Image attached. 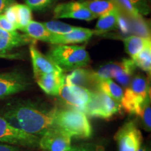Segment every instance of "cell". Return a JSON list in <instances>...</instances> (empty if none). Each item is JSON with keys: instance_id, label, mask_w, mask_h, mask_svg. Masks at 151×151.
I'll return each instance as SVG.
<instances>
[{"instance_id": "cell-28", "label": "cell", "mask_w": 151, "mask_h": 151, "mask_svg": "<svg viewBox=\"0 0 151 151\" xmlns=\"http://www.w3.org/2000/svg\"><path fill=\"white\" fill-rule=\"evenodd\" d=\"M141 118L143 128L146 131H150L151 127V106L150 98L148 99L142 106L140 111L137 115Z\"/></svg>"}, {"instance_id": "cell-18", "label": "cell", "mask_w": 151, "mask_h": 151, "mask_svg": "<svg viewBox=\"0 0 151 151\" xmlns=\"http://www.w3.org/2000/svg\"><path fill=\"white\" fill-rule=\"evenodd\" d=\"M65 84L73 85L87 88L90 86H95L97 81L94 78L93 71L83 68H78L71 71L70 73L65 76Z\"/></svg>"}, {"instance_id": "cell-11", "label": "cell", "mask_w": 151, "mask_h": 151, "mask_svg": "<svg viewBox=\"0 0 151 151\" xmlns=\"http://www.w3.org/2000/svg\"><path fill=\"white\" fill-rule=\"evenodd\" d=\"M136 67L132 59H123L120 62L109 63L103 65L98 69L94 71L95 80L97 81L111 79L120 76L132 77L135 72Z\"/></svg>"}, {"instance_id": "cell-8", "label": "cell", "mask_w": 151, "mask_h": 151, "mask_svg": "<svg viewBox=\"0 0 151 151\" xmlns=\"http://www.w3.org/2000/svg\"><path fill=\"white\" fill-rule=\"evenodd\" d=\"M118 151H137L141 146L142 134L133 121L125 122L115 134Z\"/></svg>"}, {"instance_id": "cell-20", "label": "cell", "mask_w": 151, "mask_h": 151, "mask_svg": "<svg viewBox=\"0 0 151 151\" xmlns=\"http://www.w3.org/2000/svg\"><path fill=\"white\" fill-rule=\"evenodd\" d=\"M80 1L96 18L118 9L113 0H86Z\"/></svg>"}, {"instance_id": "cell-15", "label": "cell", "mask_w": 151, "mask_h": 151, "mask_svg": "<svg viewBox=\"0 0 151 151\" xmlns=\"http://www.w3.org/2000/svg\"><path fill=\"white\" fill-rule=\"evenodd\" d=\"M94 35V30L83 27H76L73 31L65 35H52L46 42L55 45L81 43L90 40Z\"/></svg>"}, {"instance_id": "cell-10", "label": "cell", "mask_w": 151, "mask_h": 151, "mask_svg": "<svg viewBox=\"0 0 151 151\" xmlns=\"http://www.w3.org/2000/svg\"><path fill=\"white\" fill-rule=\"evenodd\" d=\"M92 92L88 88L64 84L60 89L58 96L73 109H78L85 113L92 99Z\"/></svg>"}, {"instance_id": "cell-19", "label": "cell", "mask_w": 151, "mask_h": 151, "mask_svg": "<svg viewBox=\"0 0 151 151\" xmlns=\"http://www.w3.org/2000/svg\"><path fill=\"white\" fill-rule=\"evenodd\" d=\"M120 15V10L116 9L99 17V20L95 26V29L94 30V34H104L117 29L118 27Z\"/></svg>"}, {"instance_id": "cell-23", "label": "cell", "mask_w": 151, "mask_h": 151, "mask_svg": "<svg viewBox=\"0 0 151 151\" xmlns=\"http://www.w3.org/2000/svg\"><path fill=\"white\" fill-rule=\"evenodd\" d=\"M21 31L36 41L39 40L44 42L52 35V34L46 29L43 23L34 20H31Z\"/></svg>"}, {"instance_id": "cell-9", "label": "cell", "mask_w": 151, "mask_h": 151, "mask_svg": "<svg viewBox=\"0 0 151 151\" xmlns=\"http://www.w3.org/2000/svg\"><path fill=\"white\" fill-rule=\"evenodd\" d=\"M71 139L67 132L52 125L40 137L39 148L41 151H67L71 147Z\"/></svg>"}, {"instance_id": "cell-29", "label": "cell", "mask_w": 151, "mask_h": 151, "mask_svg": "<svg viewBox=\"0 0 151 151\" xmlns=\"http://www.w3.org/2000/svg\"><path fill=\"white\" fill-rule=\"evenodd\" d=\"M24 1L32 11H43L49 8L54 0H24Z\"/></svg>"}, {"instance_id": "cell-27", "label": "cell", "mask_w": 151, "mask_h": 151, "mask_svg": "<svg viewBox=\"0 0 151 151\" xmlns=\"http://www.w3.org/2000/svg\"><path fill=\"white\" fill-rule=\"evenodd\" d=\"M129 18V22L131 25V29L135 34L138 35L139 37L144 38H150V29H149L148 24L144 21L143 17H138V18Z\"/></svg>"}, {"instance_id": "cell-1", "label": "cell", "mask_w": 151, "mask_h": 151, "mask_svg": "<svg viewBox=\"0 0 151 151\" xmlns=\"http://www.w3.org/2000/svg\"><path fill=\"white\" fill-rule=\"evenodd\" d=\"M55 109L32 101H20L8 107L3 116L15 127L40 138L53 125Z\"/></svg>"}, {"instance_id": "cell-36", "label": "cell", "mask_w": 151, "mask_h": 151, "mask_svg": "<svg viewBox=\"0 0 151 151\" xmlns=\"http://www.w3.org/2000/svg\"><path fill=\"white\" fill-rule=\"evenodd\" d=\"M9 55H6V54H0V58H4V57H8Z\"/></svg>"}, {"instance_id": "cell-2", "label": "cell", "mask_w": 151, "mask_h": 151, "mask_svg": "<svg viewBox=\"0 0 151 151\" xmlns=\"http://www.w3.org/2000/svg\"><path fill=\"white\" fill-rule=\"evenodd\" d=\"M53 125L78 139H89L92 127L83 111L76 109H58L55 111Z\"/></svg>"}, {"instance_id": "cell-32", "label": "cell", "mask_w": 151, "mask_h": 151, "mask_svg": "<svg viewBox=\"0 0 151 151\" xmlns=\"http://www.w3.org/2000/svg\"><path fill=\"white\" fill-rule=\"evenodd\" d=\"M0 151H26L20 147L7 144V143H0Z\"/></svg>"}, {"instance_id": "cell-30", "label": "cell", "mask_w": 151, "mask_h": 151, "mask_svg": "<svg viewBox=\"0 0 151 151\" xmlns=\"http://www.w3.org/2000/svg\"><path fill=\"white\" fill-rule=\"evenodd\" d=\"M0 29L8 32H14L17 30L16 26L11 23L4 14L0 15Z\"/></svg>"}, {"instance_id": "cell-17", "label": "cell", "mask_w": 151, "mask_h": 151, "mask_svg": "<svg viewBox=\"0 0 151 151\" xmlns=\"http://www.w3.org/2000/svg\"><path fill=\"white\" fill-rule=\"evenodd\" d=\"M119 10L130 18L147 16L150 9L147 0H113Z\"/></svg>"}, {"instance_id": "cell-4", "label": "cell", "mask_w": 151, "mask_h": 151, "mask_svg": "<svg viewBox=\"0 0 151 151\" xmlns=\"http://www.w3.org/2000/svg\"><path fill=\"white\" fill-rule=\"evenodd\" d=\"M150 98L148 79L142 74H137L126 88L120 104L127 113L137 116L142 106Z\"/></svg>"}, {"instance_id": "cell-34", "label": "cell", "mask_w": 151, "mask_h": 151, "mask_svg": "<svg viewBox=\"0 0 151 151\" xmlns=\"http://www.w3.org/2000/svg\"><path fill=\"white\" fill-rule=\"evenodd\" d=\"M94 151H105V149L102 146H96Z\"/></svg>"}, {"instance_id": "cell-31", "label": "cell", "mask_w": 151, "mask_h": 151, "mask_svg": "<svg viewBox=\"0 0 151 151\" xmlns=\"http://www.w3.org/2000/svg\"><path fill=\"white\" fill-rule=\"evenodd\" d=\"M96 146L97 145L92 143H83V144L78 145V146L71 147L67 151H94Z\"/></svg>"}, {"instance_id": "cell-3", "label": "cell", "mask_w": 151, "mask_h": 151, "mask_svg": "<svg viewBox=\"0 0 151 151\" xmlns=\"http://www.w3.org/2000/svg\"><path fill=\"white\" fill-rule=\"evenodd\" d=\"M48 57L64 72L89 65L90 57L86 47L75 45H56L50 49Z\"/></svg>"}, {"instance_id": "cell-35", "label": "cell", "mask_w": 151, "mask_h": 151, "mask_svg": "<svg viewBox=\"0 0 151 151\" xmlns=\"http://www.w3.org/2000/svg\"><path fill=\"white\" fill-rule=\"evenodd\" d=\"M137 151H149L148 149H147V148H146V147H143V146H141L140 148H139V150H138Z\"/></svg>"}, {"instance_id": "cell-5", "label": "cell", "mask_w": 151, "mask_h": 151, "mask_svg": "<svg viewBox=\"0 0 151 151\" xmlns=\"http://www.w3.org/2000/svg\"><path fill=\"white\" fill-rule=\"evenodd\" d=\"M40 138L15 127L0 116V142L28 148H39Z\"/></svg>"}, {"instance_id": "cell-22", "label": "cell", "mask_w": 151, "mask_h": 151, "mask_svg": "<svg viewBox=\"0 0 151 151\" xmlns=\"http://www.w3.org/2000/svg\"><path fill=\"white\" fill-rule=\"evenodd\" d=\"M150 44H151L150 38L130 36L124 39V50L130 56L131 59L135 58L145 47Z\"/></svg>"}, {"instance_id": "cell-24", "label": "cell", "mask_w": 151, "mask_h": 151, "mask_svg": "<svg viewBox=\"0 0 151 151\" xmlns=\"http://www.w3.org/2000/svg\"><path fill=\"white\" fill-rule=\"evenodd\" d=\"M13 6H14L16 15L17 29L21 31L31 20H32V10L26 4H17L16 2L13 4Z\"/></svg>"}, {"instance_id": "cell-7", "label": "cell", "mask_w": 151, "mask_h": 151, "mask_svg": "<svg viewBox=\"0 0 151 151\" xmlns=\"http://www.w3.org/2000/svg\"><path fill=\"white\" fill-rule=\"evenodd\" d=\"M31 84L29 78L20 71L0 73V99L24 91Z\"/></svg>"}, {"instance_id": "cell-6", "label": "cell", "mask_w": 151, "mask_h": 151, "mask_svg": "<svg viewBox=\"0 0 151 151\" xmlns=\"http://www.w3.org/2000/svg\"><path fill=\"white\" fill-rule=\"evenodd\" d=\"M121 109L120 103L97 90L92 92V99L85 113L94 118L109 119L120 113Z\"/></svg>"}, {"instance_id": "cell-25", "label": "cell", "mask_w": 151, "mask_h": 151, "mask_svg": "<svg viewBox=\"0 0 151 151\" xmlns=\"http://www.w3.org/2000/svg\"><path fill=\"white\" fill-rule=\"evenodd\" d=\"M132 60L136 67L140 68L145 72L150 73L151 71V44L145 47Z\"/></svg>"}, {"instance_id": "cell-13", "label": "cell", "mask_w": 151, "mask_h": 151, "mask_svg": "<svg viewBox=\"0 0 151 151\" xmlns=\"http://www.w3.org/2000/svg\"><path fill=\"white\" fill-rule=\"evenodd\" d=\"M29 52L35 78L43 74L64 72L49 57L41 53L34 44H30Z\"/></svg>"}, {"instance_id": "cell-21", "label": "cell", "mask_w": 151, "mask_h": 151, "mask_svg": "<svg viewBox=\"0 0 151 151\" xmlns=\"http://www.w3.org/2000/svg\"><path fill=\"white\" fill-rule=\"evenodd\" d=\"M95 87L98 91L106 94L117 102L120 104L121 102L124 93L123 90L111 79H105L98 81Z\"/></svg>"}, {"instance_id": "cell-16", "label": "cell", "mask_w": 151, "mask_h": 151, "mask_svg": "<svg viewBox=\"0 0 151 151\" xmlns=\"http://www.w3.org/2000/svg\"><path fill=\"white\" fill-rule=\"evenodd\" d=\"M65 72L43 74L35 78L37 84L46 94L52 96L59 95L60 89L65 84Z\"/></svg>"}, {"instance_id": "cell-26", "label": "cell", "mask_w": 151, "mask_h": 151, "mask_svg": "<svg viewBox=\"0 0 151 151\" xmlns=\"http://www.w3.org/2000/svg\"><path fill=\"white\" fill-rule=\"evenodd\" d=\"M46 29L52 35H62L74 30L77 27L60 21H48L43 23Z\"/></svg>"}, {"instance_id": "cell-14", "label": "cell", "mask_w": 151, "mask_h": 151, "mask_svg": "<svg viewBox=\"0 0 151 151\" xmlns=\"http://www.w3.org/2000/svg\"><path fill=\"white\" fill-rule=\"evenodd\" d=\"M36 40L25 34L18 33L17 31L8 32L0 29V54H6L13 49L35 44Z\"/></svg>"}, {"instance_id": "cell-12", "label": "cell", "mask_w": 151, "mask_h": 151, "mask_svg": "<svg viewBox=\"0 0 151 151\" xmlns=\"http://www.w3.org/2000/svg\"><path fill=\"white\" fill-rule=\"evenodd\" d=\"M54 17L55 18H72L86 21L96 18L80 1L62 3L56 6L54 9Z\"/></svg>"}, {"instance_id": "cell-33", "label": "cell", "mask_w": 151, "mask_h": 151, "mask_svg": "<svg viewBox=\"0 0 151 151\" xmlns=\"http://www.w3.org/2000/svg\"><path fill=\"white\" fill-rule=\"evenodd\" d=\"M15 3V0H0V15L3 14L8 7Z\"/></svg>"}]
</instances>
